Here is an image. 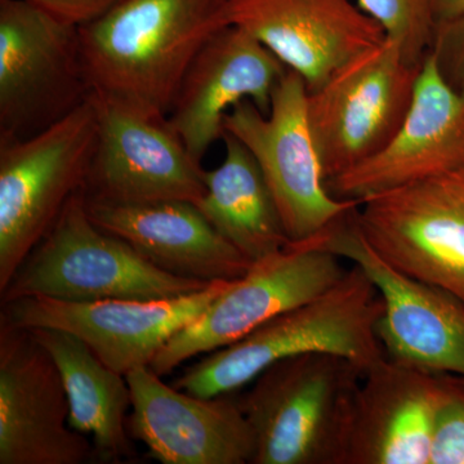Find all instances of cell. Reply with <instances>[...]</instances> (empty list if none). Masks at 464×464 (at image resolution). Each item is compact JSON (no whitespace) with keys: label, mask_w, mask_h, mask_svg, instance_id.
Here are the masks:
<instances>
[{"label":"cell","mask_w":464,"mask_h":464,"mask_svg":"<svg viewBox=\"0 0 464 464\" xmlns=\"http://www.w3.org/2000/svg\"><path fill=\"white\" fill-rule=\"evenodd\" d=\"M225 0H119L79 27L92 93L167 116L194 58L225 27Z\"/></svg>","instance_id":"6da1fadb"},{"label":"cell","mask_w":464,"mask_h":464,"mask_svg":"<svg viewBox=\"0 0 464 464\" xmlns=\"http://www.w3.org/2000/svg\"><path fill=\"white\" fill-rule=\"evenodd\" d=\"M384 304L377 286L353 265L332 288L285 311L241 340L207 353L173 386L201 396L228 395L266 368L308 353H331L368 369L386 357L377 325Z\"/></svg>","instance_id":"7a4b0ae2"},{"label":"cell","mask_w":464,"mask_h":464,"mask_svg":"<svg viewBox=\"0 0 464 464\" xmlns=\"http://www.w3.org/2000/svg\"><path fill=\"white\" fill-rule=\"evenodd\" d=\"M364 374L331 353H302L266 368L239 400L255 442L252 464H346Z\"/></svg>","instance_id":"3957f363"},{"label":"cell","mask_w":464,"mask_h":464,"mask_svg":"<svg viewBox=\"0 0 464 464\" xmlns=\"http://www.w3.org/2000/svg\"><path fill=\"white\" fill-rule=\"evenodd\" d=\"M210 284L160 270L127 241L102 230L88 215L82 188L67 201L0 295L2 304L24 297L151 301L192 295Z\"/></svg>","instance_id":"277c9868"},{"label":"cell","mask_w":464,"mask_h":464,"mask_svg":"<svg viewBox=\"0 0 464 464\" xmlns=\"http://www.w3.org/2000/svg\"><path fill=\"white\" fill-rule=\"evenodd\" d=\"M97 136L92 96L43 132L0 141V293L84 188Z\"/></svg>","instance_id":"5b68a950"},{"label":"cell","mask_w":464,"mask_h":464,"mask_svg":"<svg viewBox=\"0 0 464 464\" xmlns=\"http://www.w3.org/2000/svg\"><path fill=\"white\" fill-rule=\"evenodd\" d=\"M422 63L409 60L386 36L308 92V123L325 182L374 157L393 139L411 109Z\"/></svg>","instance_id":"8992f818"},{"label":"cell","mask_w":464,"mask_h":464,"mask_svg":"<svg viewBox=\"0 0 464 464\" xmlns=\"http://www.w3.org/2000/svg\"><path fill=\"white\" fill-rule=\"evenodd\" d=\"M79 27L0 0V141L43 132L90 99Z\"/></svg>","instance_id":"52a82bcc"},{"label":"cell","mask_w":464,"mask_h":464,"mask_svg":"<svg viewBox=\"0 0 464 464\" xmlns=\"http://www.w3.org/2000/svg\"><path fill=\"white\" fill-rule=\"evenodd\" d=\"M307 85L288 69L280 79L268 114L249 100L225 118V133L239 140L255 157L273 192L290 243H302L325 230L359 206L333 197L307 114Z\"/></svg>","instance_id":"ba28073f"},{"label":"cell","mask_w":464,"mask_h":464,"mask_svg":"<svg viewBox=\"0 0 464 464\" xmlns=\"http://www.w3.org/2000/svg\"><path fill=\"white\" fill-rule=\"evenodd\" d=\"M357 207L311 239L292 244L348 259L371 277L383 299L377 333L389 359L430 373L464 377L463 302L384 262L357 230Z\"/></svg>","instance_id":"9c48e42d"},{"label":"cell","mask_w":464,"mask_h":464,"mask_svg":"<svg viewBox=\"0 0 464 464\" xmlns=\"http://www.w3.org/2000/svg\"><path fill=\"white\" fill-rule=\"evenodd\" d=\"M355 224L391 267L464 304V167L360 200Z\"/></svg>","instance_id":"30bf717a"},{"label":"cell","mask_w":464,"mask_h":464,"mask_svg":"<svg viewBox=\"0 0 464 464\" xmlns=\"http://www.w3.org/2000/svg\"><path fill=\"white\" fill-rule=\"evenodd\" d=\"M342 258L325 250L289 244L253 262L207 310L164 344L150 368L163 377L183 362L241 340L275 316L332 288L346 273Z\"/></svg>","instance_id":"8fae6325"},{"label":"cell","mask_w":464,"mask_h":464,"mask_svg":"<svg viewBox=\"0 0 464 464\" xmlns=\"http://www.w3.org/2000/svg\"><path fill=\"white\" fill-rule=\"evenodd\" d=\"M97 136L84 182L88 200L130 204L197 203L206 191L204 169L167 116L149 115L92 93Z\"/></svg>","instance_id":"7c38bea8"},{"label":"cell","mask_w":464,"mask_h":464,"mask_svg":"<svg viewBox=\"0 0 464 464\" xmlns=\"http://www.w3.org/2000/svg\"><path fill=\"white\" fill-rule=\"evenodd\" d=\"M231 282L168 299L69 302L24 297L2 304V315L20 328L58 329L75 335L112 371L127 375L150 366L177 332L198 319Z\"/></svg>","instance_id":"4fadbf2b"},{"label":"cell","mask_w":464,"mask_h":464,"mask_svg":"<svg viewBox=\"0 0 464 464\" xmlns=\"http://www.w3.org/2000/svg\"><path fill=\"white\" fill-rule=\"evenodd\" d=\"M69 417L50 353L29 329L0 320V464L91 462L93 445Z\"/></svg>","instance_id":"5bb4252c"},{"label":"cell","mask_w":464,"mask_h":464,"mask_svg":"<svg viewBox=\"0 0 464 464\" xmlns=\"http://www.w3.org/2000/svg\"><path fill=\"white\" fill-rule=\"evenodd\" d=\"M128 430L163 464L252 463L255 442L239 400L201 398L169 386L150 366L127 375Z\"/></svg>","instance_id":"9a60e30c"},{"label":"cell","mask_w":464,"mask_h":464,"mask_svg":"<svg viewBox=\"0 0 464 464\" xmlns=\"http://www.w3.org/2000/svg\"><path fill=\"white\" fill-rule=\"evenodd\" d=\"M222 18L301 75L308 92L386 38L351 0H225Z\"/></svg>","instance_id":"2e32d148"},{"label":"cell","mask_w":464,"mask_h":464,"mask_svg":"<svg viewBox=\"0 0 464 464\" xmlns=\"http://www.w3.org/2000/svg\"><path fill=\"white\" fill-rule=\"evenodd\" d=\"M288 72L273 52L237 26L213 34L188 66L167 118L195 160L225 133V118L244 100L268 114L280 79Z\"/></svg>","instance_id":"e0dca14e"},{"label":"cell","mask_w":464,"mask_h":464,"mask_svg":"<svg viewBox=\"0 0 464 464\" xmlns=\"http://www.w3.org/2000/svg\"><path fill=\"white\" fill-rule=\"evenodd\" d=\"M464 167V93L424 57L413 101L401 127L380 152L325 182L333 197L362 200Z\"/></svg>","instance_id":"ac0fdd59"},{"label":"cell","mask_w":464,"mask_h":464,"mask_svg":"<svg viewBox=\"0 0 464 464\" xmlns=\"http://www.w3.org/2000/svg\"><path fill=\"white\" fill-rule=\"evenodd\" d=\"M440 374L384 357L366 371L353 404L346 464H429Z\"/></svg>","instance_id":"d6986e66"},{"label":"cell","mask_w":464,"mask_h":464,"mask_svg":"<svg viewBox=\"0 0 464 464\" xmlns=\"http://www.w3.org/2000/svg\"><path fill=\"white\" fill-rule=\"evenodd\" d=\"M85 203L94 224L176 276L232 282L252 267L253 262L219 235L191 201L119 206L85 198Z\"/></svg>","instance_id":"ffe728a7"},{"label":"cell","mask_w":464,"mask_h":464,"mask_svg":"<svg viewBox=\"0 0 464 464\" xmlns=\"http://www.w3.org/2000/svg\"><path fill=\"white\" fill-rule=\"evenodd\" d=\"M29 331L56 362L69 400L70 427L91 440L94 459L130 462L136 454L128 430L132 400L125 375L109 368L70 333L51 328Z\"/></svg>","instance_id":"44dd1931"},{"label":"cell","mask_w":464,"mask_h":464,"mask_svg":"<svg viewBox=\"0 0 464 464\" xmlns=\"http://www.w3.org/2000/svg\"><path fill=\"white\" fill-rule=\"evenodd\" d=\"M226 157L204 170L206 191L195 203L217 232L252 262L282 252L290 240L273 192L248 149L224 133Z\"/></svg>","instance_id":"7402d4cb"},{"label":"cell","mask_w":464,"mask_h":464,"mask_svg":"<svg viewBox=\"0 0 464 464\" xmlns=\"http://www.w3.org/2000/svg\"><path fill=\"white\" fill-rule=\"evenodd\" d=\"M359 8L399 43L409 60L423 63L436 29L429 0H359Z\"/></svg>","instance_id":"603a6c76"},{"label":"cell","mask_w":464,"mask_h":464,"mask_svg":"<svg viewBox=\"0 0 464 464\" xmlns=\"http://www.w3.org/2000/svg\"><path fill=\"white\" fill-rule=\"evenodd\" d=\"M429 464H464V377L440 373Z\"/></svg>","instance_id":"cb8c5ba5"},{"label":"cell","mask_w":464,"mask_h":464,"mask_svg":"<svg viewBox=\"0 0 464 464\" xmlns=\"http://www.w3.org/2000/svg\"><path fill=\"white\" fill-rule=\"evenodd\" d=\"M430 53L444 81L464 93V16L436 26Z\"/></svg>","instance_id":"d4e9b609"},{"label":"cell","mask_w":464,"mask_h":464,"mask_svg":"<svg viewBox=\"0 0 464 464\" xmlns=\"http://www.w3.org/2000/svg\"><path fill=\"white\" fill-rule=\"evenodd\" d=\"M57 20L81 27L114 7L119 0H26Z\"/></svg>","instance_id":"484cf974"},{"label":"cell","mask_w":464,"mask_h":464,"mask_svg":"<svg viewBox=\"0 0 464 464\" xmlns=\"http://www.w3.org/2000/svg\"><path fill=\"white\" fill-rule=\"evenodd\" d=\"M436 26L464 16V0H429Z\"/></svg>","instance_id":"4316f807"}]
</instances>
